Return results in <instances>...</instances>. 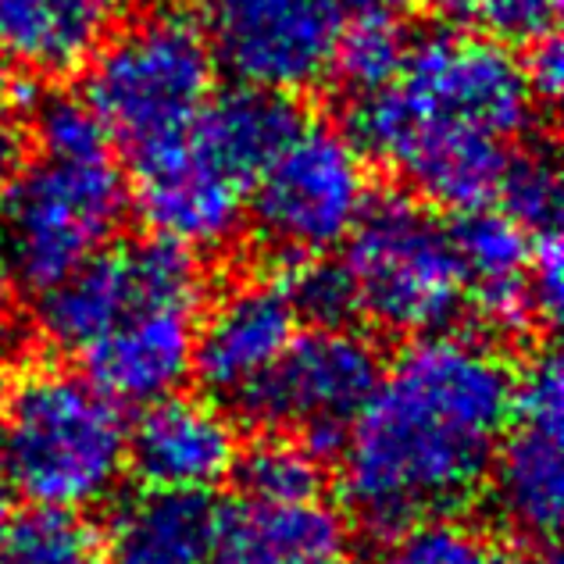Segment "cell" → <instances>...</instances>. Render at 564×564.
Returning a JSON list of instances; mask_svg holds the SVG:
<instances>
[{
  "instance_id": "cell-11",
  "label": "cell",
  "mask_w": 564,
  "mask_h": 564,
  "mask_svg": "<svg viewBox=\"0 0 564 564\" xmlns=\"http://www.w3.org/2000/svg\"><path fill=\"white\" fill-rule=\"evenodd\" d=\"M564 368L554 347H543L514 376L511 419L497 443L486 486L494 511L514 536L554 543L564 511Z\"/></svg>"
},
{
  "instance_id": "cell-18",
  "label": "cell",
  "mask_w": 564,
  "mask_h": 564,
  "mask_svg": "<svg viewBox=\"0 0 564 564\" xmlns=\"http://www.w3.org/2000/svg\"><path fill=\"white\" fill-rule=\"evenodd\" d=\"M137 0H0V54L40 76H68L108 43Z\"/></svg>"
},
{
  "instance_id": "cell-19",
  "label": "cell",
  "mask_w": 564,
  "mask_h": 564,
  "mask_svg": "<svg viewBox=\"0 0 564 564\" xmlns=\"http://www.w3.org/2000/svg\"><path fill=\"white\" fill-rule=\"evenodd\" d=\"M301 126L304 118L293 104V94L240 83L207 97L186 140L218 172H226L232 183H240L250 193L258 175L272 165V158L293 140Z\"/></svg>"
},
{
  "instance_id": "cell-14",
  "label": "cell",
  "mask_w": 564,
  "mask_h": 564,
  "mask_svg": "<svg viewBox=\"0 0 564 564\" xmlns=\"http://www.w3.org/2000/svg\"><path fill=\"white\" fill-rule=\"evenodd\" d=\"M296 333L301 315L275 275L240 282L221 293L204 322H197L193 376L215 397L236 404L279 361Z\"/></svg>"
},
{
  "instance_id": "cell-13",
  "label": "cell",
  "mask_w": 564,
  "mask_h": 564,
  "mask_svg": "<svg viewBox=\"0 0 564 564\" xmlns=\"http://www.w3.org/2000/svg\"><path fill=\"white\" fill-rule=\"evenodd\" d=\"M240 433L226 411L207 397L169 393L143 404L129 425V471L147 489L212 494L232 475Z\"/></svg>"
},
{
  "instance_id": "cell-15",
  "label": "cell",
  "mask_w": 564,
  "mask_h": 564,
  "mask_svg": "<svg viewBox=\"0 0 564 564\" xmlns=\"http://www.w3.org/2000/svg\"><path fill=\"white\" fill-rule=\"evenodd\" d=\"M200 307L151 304L111 325L83 350L86 376L118 404H151L193 376Z\"/></svg>"
},
{
  "instance_id": "cell-33",
  "label": "cell",
  "mask_w": 564,
  "mask_h": 564,
  "mask_svg": "<svg viewBox=\"0 0 564 564\" xmlns=\"http://www.w3.org/2000/svg\"><path fill=\"white\" fill-rule=\"evenodd\" d=\"M14 169H19V132H14L8 118L0 115V189H4Z\"/></svg>"
},
{
  "instance_id": "cell-28",
  "label": "cell",
  "mask_w": 564,
  "mask_h": 564,
  "mask_svg": "<svg viewBox=\"0 0 564 564\" xmlns=\"http://www.w3.org/2000/svg\"><path fill=\"white\" fill-rule=\"evenodd\" d=\"M471 33L511 43H536L554 33L561 0H451Z\"/></svg>"
},
{
  "instance_id": "cell-31",
  "label": "cell",
  "mask_w": 564,
  "mask_h": 564,
  "mask_svg": "<svg viewBox=\"0 0 564 564\" xmlns=\"http://www.w3.org/2000/svg\"><path fill=\"white\" fill-rule=\"evenodd\" d=\"M19 282H14L8 261L0 258V347L8 344V336L14 329V318H19Z\"/></svg>"
},
{
  "instance_id": "cell-30",
  "label": "cell",
  "mask_w": 564,
  "mask_h": 564,
  "mask_svg": "<svg viewBox=\"0 0 564 564\" xmlns=\"http://www.w3.org/2000/svg\"><path fill=\"white\" fill-rule=\"evenodd\" d=\"M525 76L532 94H536L540 104H551L561 94V79H564V54H561V43L557 36H543L532 43V57L525 62Z\"/></svg>"
},
{
  "instance_id": "cell-26",
  "label": "cell",
  "mask_w": 564,
  "mask_h": 564,
  "mask_svg": "<svg viewBox=\"0 0 564 564\" xmlns=\"http://www.w3.org/2000/svg\"><path fill=\"white\" fill-rule=\"evenodd\" d=\"M275 279L282 282L296 315L311 325H354V318H361L358 293H354L344 261H329L325 254L282 258Z\"/></svg>"
},
{
  "instance_id": "cell-4",
  "label": "cell",
  "mask_w": 564,
  "mask_h": 564,
  "mask_svg": "<svg viewBox=\"0 0 564 564\" xmlns=\"http://www.w3.org/2000/svg\"><path fill=\"white\" fill-rule=\"evenodd\" d=\"M90 62L86 100L132 161L180 143L218 83L200 19L183 8L126 19Z\"/></svg>"
},
{
  "instance_id": "cell-22",
  "label": "cell",
  "mask_w": 564,
  "mask_h": 564,
  "mask_svg": "<svg viewBox=\"0 0 564 564\" xmlns=\"http://www.w3.org/2000/svg\"><path fill=\"white\" fill-rule=\"evenodd\" d=\"M240 494L264 503H296L318 500L325 489V457L311 451L301 436L269 433L264 440L236 454L232 465Z\"/></svg>"
},
{
  "instance_id": "cell-9",
  "label": "cell",
  "mask_w": 564,
  "mask_h": 564,
  "mask_svg": "<svg viewBox=\"0 0 564 564\" xmlns=\"http://www.w3.org/2000/svg\"><path fill=\"white\" fill-rule=\"evenodd\" d=\"M204 301V272L197 254L161 236L104 247L76 272L40 293L36 325L47 344L83 354L104 333L151 304Z\"/></svg>"
},
{
  "instance_id": "cell-34",
  "label": "cell",
  "mask_w": 564,
  "mask_h": 564,
  "mask_svg": "<svg viewBox=\"0 0 564 564\" xmlns=\"http://www.w3.org/2000/svg\"><path fill=\"white\" fill-rule=\"evenodd\" d=\"M503 564H561V557L554 554L551 543H536V546H529V551H522V554L503 557Z\"/></svg>"
},
{
  "instance_id": "cell-20",
  "label": "cell",
  "mask_w": 564,
  "mask_h": 564,
  "mask_svg": "<svg viewBox=\"0 0 564 564\" xmlns=\"http://www.w3.org/2000/svg\"><path fill=\"white\" fill-rule=\"evenodd\" d=\"M221 508L212 494L140 489L104 532V564H212Z\"/></svg>"
},
{
  "instance_id": "cell-2",
  "label": "cell",
  "mask_w": 564,
  "mask_h": 564,
  "mask_svg": "<svg viewBox=\"0 0 564 564\" xmlns=\"http://www.w3.org/2000/svg\"><path fill=\"white\" fill-rule=\"evenodd\" d=\"M525 62L479 33L408 43L390 83L354 94L347 137L408 180L422 200L471 212L494 204L518 140L536 122Z\"/></svg>"
},
{
  "instance_id": "cell-10",
  "label": "cell",
  "mask_w": 564,
  "mask_h": 564,
  "mask_svg": "<svg viewBox=\"0 0 564 564\" xmlns=\"http://www.w3.org/2000/svg\"><path fill=\"white\" fill-rule=\"evenodd\" d=\"M197 19L236 83L279 94L329 76L344 33L339 0H197Z\"/></svg>"
},
{
  "instance_id": "cell-12",
  "label": "cell",
  "mask_w": 564,
  "mask_h": 564,
  "mask_svg": "<svg viewBox=\"0 0 564 564\" xmlns=\"http://www.w3.org/2000/svg\"><path fill=\"white\" fill-rule=\"evenodd\" d=\"M137 169V212L151 236L186 250H221L247 215L250 193L218 172L186 137L143 161Z\"/></svg>"
},
{
  "instance_id": "cell-35",
  "label": "cell",
  "mask_w": 564,
  "mask_h": 564,
  "mask_svg": "<svg viewBox=\"0 0 564 564\" xmlns=\"http://www.w3.org/2000/svg\"><path fill=\"white\" fill-rule=\"evenodd\" d=\"M11 497H8V486L0 482V536H4V529H8V522H11Z\"/></svg>"
},
{
  "instance_id": "cell-8",
  "label": "cell",
  "mask_w": 564,
  "mask_h": 564,
  "mask_svg": "<svg viewBox=\"0 0 564 564\" xmlns=\"http://www.w3.org/2000/svg\"><path fill=\"white\" fill-rule=\"evenodd\" d=\"M379 372L382 354L372 336L354 325H311L290 339L236 408L269 433L301 436L322 457H336Z\"/></svg>"
},
{
  "instance_id": "cell-23",
  "label": "cell",
  "mask_w": 564,
  "mask_h": 564,
  "mask_svg": "<svg viewBox=\"0 0 564 564\" xmlns=\"http://www.w3.org/2000/svg\"><path fill=\"white\" fill-rule=\"evenodd\" d=\"M382 540L372 564H503L508 557L479 525L457 514L425 518Z\"/></svg>"
},
{
  "instance_id": "cell-29",
  "label": "cell",
  "mask_w": 564,
  "mask_h": 564,
  "mask_svg": "<svg viewBox=\"0 0 564 564\" xmlns=\"http://www.w3.org/2000/svg\"><path fill=\"white\" fill-rule=\"evenodd\" d=\"M532 304H536V322H554L561 315L564 296V254L557 229L532 236V264H529Z\"/></svg>"
},
{
  "instance_id": "cell-5",
  "label": "cell",
  "mask_w": 564,
  "mask_h": 564,
  "mask_svg": "<svg viewBox=\"0 0 564 564\" xmlns=\"http://www.w3.org/2000/svg\"><path fill=\"white\" fill-rule=\"evenodd\" d=\"M126 207L111 154H40L0 189V258L19 286L43 293L115 240Z\"/></svg>"
},
{
  "instance_id": "cell-32",
  "label": "cell",
  "mask_w": 564,
  "mask_h": 564,
  "mask_svg": "<svg viewBox=\"0 0 564 564\" xmlns=\"http://www.w3.org/2000/svg\"><path fill=\"white\" fill-rule=\"evenodd\" d=\"M344 11H358V14H390V19H400V14H411L414 8H422V0H339Z\"/></svg>"
},
{
  "instance_id": "cell-17",
  "label": "cell",
  "mask_w": 564,
  "mask_h": 564,
  "mask_svg": "<svg viewBox=\"0 0 564 564\" xmlns=\"http://www.w3.org/2000/svg\"><path fill=\"white\" fill-rule=\"evenodd\" d=\"M212 564H354L347 518L329 503L247 500L221 508Z\"/></svg>"
},
{
  "instance_id": "cell-7",
  "label": "cell",
  "mask_w": 564,
  "mask_h": 564,
  "mask_svg": "<svg viewBox=\"0 0 564 564\" xmlns=\"http://www.w3.org/2000/svg\"><path fill=\"white\" fill-rule=\"evenodd\" d=\"M372 200L368 158L347 132L301 126L250 186V218L275 258H311L344 247Z\"/></svg>"
},
{
  "instance_id": "cell-21",
  "label": "cell",
  "mask_w": 564,
  "mask_h": 564,
  "mask_svg": "<svg viewBox=\"0 0 564 564\" xmlns=\"http://www.w3.org/2000/svg\"><path fill=\"white\" fill-rule=\"evenodd\" d=\"M0 564H104V532L86 511L29 503L0 536Z\"/></svg>"
},
{
  "instance_id": "cell-6",
  "label": "cell",
  "mask_w": 564,
  "mask_h": 564,
  "mask_svg": "<svg viewBox=\"0 0 564 564\" xmlns=\"http://www.w3.org/2000/svg\"><path fill=\"white\" fill-rule=\"evenodd\" d=\"M344 247L358 315L379 329L400 336L451 329L465 307V275L451 226L425 200L400 193L372 197Z\"/></svg>"
},
{
  "instance_id": "cell-24",
  "label": "cell",
  "mask_w": 564,
  "mask_h": 564,
  "mask_svg": "<svg viewBox=\"0 0 564 564\" xmlns=\"http://www.w3.org/2000/svg\"><path fill=\"white\" fill-rule=\"evenodd\" d=\"M411 36L390 14H358V22L344 25L333 54V72L350 94H368L397 76L408 54Z\"/></svg>"
},
{
  "instance_id": "cell-3",
  "label": "cell",
  "mask_w": 564,
  "mask_h": 564,
  "mask_svg": "<svg viewBox=\"0 0 564 564\" xmlns=\"http://www.w3.org/2000/svg\"><path fill=\"white\" fill-rule=\"evenodd\" d=\"M129 471L122 404L90 376L29 368L0 400V479L51 508H97Z\"/></svg>"
},
{
  "instance_id": "cell-25",
  "label": "cell",
  "mask_w": 564,
  "mask_h": 564,
  "mask_svg": "<svg viewBox=\"0 0 564 564\" xmlns=\"http://www.w3.org/2000/svg\"><path fill=\"white\" fill-rule=\"evenodd\" d=\"M494 200L532 236L554 232L561 221V175L554 154L546 147L514 151L500 175Z\"/></svg>"
},
{
  "instance_id": "cell-1",
  "label": "cell",
  "mask_w": 564,
  "mask_h": 564,
  "mask_svg": "<svg viewBox=\"0 0 564 564\" xmlns=\"http://www.w3.org/2000/svg\"><path fill=\"white\" fill-rule=\"evenodd\" d=\"M511 393L514 372L489 339L451 329L411 336L390 365L382 361L336 454L354 522L393 536L468 508L508 429Z\"/></svg>"
},
{
  "instance_id": "cell-16",
  "label": "cell",
  "mask_w": 564,
  "mask_h": 564,
  "mask_svg": "<svg viewBox=\"0 0 564 564\" xmlns=\"http://www.w3.org/2000/svg\"><path fill=\"white\" fill-rule=\"evenodd\" d=\"M462 218L451 226V240L465 275V304L494 333H525L536 322L532 304L529 264L532 232L500 212L494 204L457 212Z\"/></svg>"
},
{
  "instance_id": "cell-27",
  "label": "cell",
  "mask_w": 564,
  "mask_h": 564,
  "mask_svg": "<svg viewBox=\"0 0 564 564\" xmlns=\"http://www.w3.org/2000/svg\"><path fill=\"white\" fill-rule=\"evenodd\" d=\"M33 140L40 154L54 158H97L111 154V137L90 100L51 94L33 111Z\"/></svg>"
}]
</instances>
